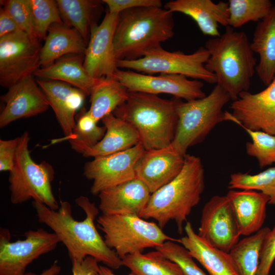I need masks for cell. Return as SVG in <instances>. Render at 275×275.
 Masks as SVG:
<instances>
[{
  "label": "cell",
  "mask_w": 275,
  "mask_h": 275,
  "mask_svg": "<svg viewBox=\"0 0 275 275\" xmlns=\"http://www.w3.org/2000/svg\"><path fill=\"white\" fill-rule=\"evenodd\" d=\"M22 31L14 19L4 7L0 10V37Z\"/></svg>",
  "instance_id": "obj_43"
},
{
  "label": "cell",
  "mask_w": 275,
  "mask_h": 275,
  "mask_svg": "<svg viewBox=\"0 0 275 275\" xmlns=\"http://www.w3.org/2000/svg\"><path fill=\"white\" fill-rule=\"evenodd\" d=\"M231 100L228 93L216 84L204 97L184 102L177 107L178 124L171 145L185 156L187 149L202 143L212 130L225 121V105Z\"/></svg>",
  "instance_id": "obj_6"
},
{
  "label": "cell",
  "mask_w": 275,
  "mask_h": 275,
  "mask_svg": "<svg viewBox=\"0 0 275 275\" xmlns=\"http://www.w3.org/2000/svg\"><path fill=\"white\" fill-rule=\"evenodd\" d=\"M270 228L265 227L239 240L229 254L240 275H256L262 242Z\"/></svg>",
  "instance_id": "obj_30"
},
{
  "label": "cell",
  "mask_w": 275,
  "mask_h": 275,
  "mask_svg": "<svg viewBox=\"0 0 275 275\" xmlns=\"http://www.w3.org/2000/svg\"><path fill=\"white\" fill-rule=\"evenodd\" d=\"M164 8L172 13L179 12L192 18L201 32L206 36L219 37V25L228 26V2L217 3L211 0H174L167 3Z\"/></svg>",
  "instance_id": "obj_21"
},
{
  "label": "cell",
  "mask_w": 275,
  "mask_h": 275,
  "mask_svg": "<svg viewBox=\"0 0 275 275\" xmlns=\"http://www.w3.org/2000/svg\"><path fill=\"white\" fill-rule=\"evenodd\" d=\"M151 193L137 178L101 191L99 209L102 214H130L140 216Z\"/></svg>",
  "instance_id": "obj_20"
},
{
  "label": "cell",
  "mask_w": 275,
  "mask_h": 275,
  "mask_svg": "<svg viewBox=\"0 0 275 275\" xmlns=\"http://www.w3.org/2000/svg\"><path fill=\"white\" fill-rule=\"evenodd\" d=\"M243 129L252 139V142H248L245 145L248 155L256 158L261 168L275 163V135L260 130Z\"/></svg>",
  "instance_id": "obj_36"
},
{
  "label": "cell",
  "mask_w": 275,
  "mask_h": 275,
  "mask_svg": "<svg viewBox=\"0 0 275 275\" xmlns=\"http://www.w3.org/2000/svg\"><path fill=\"white\" fill-rule=\"evenodd\" d=\"M29 1L37 38L39 41L45 40L52 24L64 23L57 1Z\"/></svg>",
  "instance_id": "obj_35"
},
{
  "label": "cell",
  "mask_w": 275,
  "mask_h": 275,
  "mask_svg": "<svg viewBox=\"0 0 275 275\" xmlns=\"http://www.w3.org/2000/svg\"><path fill=\"white\" fill-rule=\"evenodd\" d=\"M98 262L91 256L86 257L81 261L72 262L73 275H99Z\"/></svg>",
  "instance_id": "obj_42"
},
{
  "label": "cell",
  "mask_w": 275,
  "mask_h": 275,
  "mask_svg": "<svg viewBox=\"0 0 275 275\" xmlns=\"http://www.w3.org/2000/svg\"><path fill=\"white\" fill-rule=\"evenodd\" d=\"M39 41L23 31L0 37V84L9 88L40 68Z\"/></svg>",
  "instance_id": "obj_11"
},
{
  "label": "cell",
  "mask_w": 275,
  "mask_h": 275,
  "mask_svg": "<svg viewBox=\"0 0 275 275\" xmlns=\"http://www.w3.org/2000/svg\"><path fill=\"white\" fill-rule=\"evenodd\" d=\"M230 107L232 113L225 112V121H232L243 129L275 135V78L259 92L241 93Z\"/></svg>",
  "instance_id": "obj_14"
},
{
  "label": "cell",
  "mask_w": 275,
  "mask_h": 275,
  "mask_svg": "<svg viewBox=\"0 0 275 275\" xmlns=\"http://www.w3.org/2000/svg\"><path fill=\"white\" fill-rule=\"evenodd\" d=\"M205 47L210 53L205 67L215 75L216 84L228 93L231 100L234 101L241 93L248 91L257 63L246 34L227 26L219 37L208 40Z\"/></svg>",
  "instance_id": "obj_5"
},
{
  "label": "cell",
  "mask_w": 275,
  "mask_h": 275,
  "mask_svg": "<svg viewBox=\"0 0 275 275\" xmlns=\"http://www.w3.org/2000/svg\"><path fill=\"white\" fill-rule=\"evenodd\" d=\"M173 13L164 8L143 7L119 13L114 45L117 60H134L161 47L174 35Z\"/></svg>",
  "instance_id": "obj_3"
},
{
  "label": "cell",
  "mask_w": 275,
  "mask_h": 275,
  "mask_svg": "<svg viewBox=\"0 0 275 275\" xmlns=\"http://www.w3.org/2000/svg\"><path fill=\"white\" fill-rule=\"evenodd\" d=\"M20 136L11 140H0V171L10 172L15 162Z\"/></svg>",
  "instance_id": "obj_40"
},
{
  "label": "cell",
  "mask_w": 275,
  "mask_h": 275,
  "mask_svg": "<svg viewBox=\"0 0 275 275\" xmlns=\"http://www.w3.org/2000/svg\"><path fill=\"white\" fill-rule=\"evenodd\" d=\"M198 234L210 245L229 253L240 236L226 196L215 195L204 206Z\"/></svg>",
  "instance_id": "obj_15"
},
{
  "label": "cell",
  "mask_w": 275,
  "mask_h": 275,
  "mask_svg": "<svg viewBox=\"0 0 275 275\" xmlns=\"http://www.w3.org/2000/svg\"><path fill=\"white\" fill-rule=\"evenodd\" d=\"M113 78L123 84L129 92H139L158 95L168 94L189 101L204 97L200 80L188 79L180 74L161 73L158 75L145 74L130 70L118 68Z\"/></svg>",
  "instance_id": "obj_12"
},
{
  "label": "cell",
  "mask_w": 275,
  "mask_h": 275,
  "mask_svg": "<svg viewBox=\"0 0 275 275\" xmlns=\"http://www.w3.org/2000/svg\"><path fill=\"white\" fill-rule=\"evenodd\" d=\"M61 266L57 260H55L48 268L44 270L41 273L37 274L33 272H26L24 275H59L61 271Z\"/></svg>",
  "instance_id": "obj_44"
},
{
  "label": "cell",
  "mask_w": 275,
  "mask_h": 275,
  "mask_svg": "<svg viewBox=\"0 0 275 275\" xmlns=\"http://www.w3.org/2000/svg\"><path fill=\"white\" fill-rule=\"evenodd\" d=\"M155 250L177 264L183 275H207L196 264L189 251L176 242L167 241Z\"/></svg>",
  "instance_id": "obj_37"
},
{
  "label": "cell",
  "mask_w": 275,
  "mask_h": 275,
  "mask_svg": "<svg viewBox=\"0 0 275 275\" xmlns=\"http://www.w3.org/2000/svg\"><path fill=\"white\" fill-rule=\"evenodd\" d=\"M182 99H163L157 95L129 92L127 100L113 113L138 131L146 150L169 146L178 124L177 107Z\"/></svg>",
  "instance_id": "obj_4"
},
{
  "label": "cell",
  "mask_w": 275,
  "mask_h": 275,
  "mask_svg": "<svg viewBox=\"0 0 275 275\" xmlns=\"http://www.w3.org/2000/svg\"><path fill=\"white\" fill-rule=\"evenodd\" d=\"M251 45L259 56L256 72L267 87L275 78V5L257 24Z\"/></svg>",
  "instance_id": "obj_24"
},
{
  "label": "cell",
  "mask_w": 275,
  "mask_h": 275,
  "mask_svg": "<svg viewBox=\"0 0 275 275\" xmlns=\"http://www.w3.org/2000/svg\"><path fill=\"white\" fill-rule=\"evenodd\" d=\"M36 81L54 113L64 139L68 140L76 125L75 113L82 106L87 94L63 81L42 79Z\"/></svg>",
  "instance_id": "obj_19"
},
{
  "label": "cell",
  "mask_w": 275,
  "mask_h": 275,
  "mask_svg": "<svg viewBox=\"0 0 275 275\" xmlns=\"http://www.w3.org/2000/svg\"><path fill=\"white\" fill-rule=\"evenodd\" d=\"M98 273H99V275H116L113 272L111 268L106 266H103V265H99V269H98ZM128 275H136V274L131 272Z\"/></svg>",
  "instance_id": "obj_45"
},
{
  "label": "cell",
  "mask_w": 275,
  "mask_h": 275,
  "mask_svg": "<svg viewBox=\"0 0 275 275\" xmlns=\"http://www.w3.org/2000/svg\"><path fill=\"white\" fill-rule=\"evenodd\" d=\"M205 188L204 170L200 157L185 156L183 167L171 181L151 194L140 217L153 218L161 229L174 221L178 232L182 233L185 222L198 205Z\"/></svg>",
  "instance_id": "obj_2"
},
{
  "label": "cell",
  "mask_w": 275,
  "mask_h": 275,
  "mask_svg": "<svg viewBox=\"0 0 275 275\" xmlns=\"http://www.w3.org/2000/svg\"><path fill=\"white\" fill-rule=\"evenodd\" d=\"M97 121L85 108L76 117V125L71 136L68 139L71 148L84 154L88 149L99 142L104 136L106 128L97 125Z\"/></svg>",
  "instance_id": "obj_32"
},
{
  "label": "cell",
  "mask_w": 275,
  "mask_h": 275,
  "mask_svg": "<svg viewBox=\"0 0 275 275\" xmlns=\"http://www.w3.org/2000/svg\"><path fill=\"white\" fill-rule=\"evenodd\" d=\"M1 100L5 103L0 114L1 128L18 119L41 114L50 106L44 93L32 76L8 88Z\"/></svg>",
  "instance_id": "obj_17"
},
{
  "label": "cell",
  "mask_w": 275,
  "mask_h": 275,
  "mask_svg": "<svg viewBox=\"0 0 275 275\" xmlns=\"http://www.w3.org/2000/svg\"><path fill=\"white\" fill-rule=\"evenodd\" d=\"M64 24L77 30L88 43L91 25L100 13L103 2L97 0H57Z\"/></svg>",
  "instance_id": "obj_29"
},
{
  "label": "cell",
  "mask_w": 275,
  "mask_h": 275,
  "mask_svg": "<svg viewBox=\"0 0 275 275\" xmlns=\"http://www.w3.org/2000/svg\"><path fill=\"white\" fill-rule=\"evenodd\" d=\"M108 7L111 13H120L121 12L133 8L143 7H162L160 0H103Z\"/></svg>",
  "instance_id": "obj_41"
},
{
  "label": "cell",
  "mask_w": 275,
  "mask_h": 275,
  "mask_svg": "<svg viewBox=\"0 0 275 275\" xmlns=\"http://www.w3.org/2000/svg\"><path fill=\"white\" fill-rule=\"evenodd\" d=\"M88 43L75 29L64 23L49 29L40 57V67L47 66L68 54H85Z\"/></svg>",
  "instance_id": "obj_25"
},
{
  "label": "cell",
  "mask_w": 275,
  "mask_h": 275,
  "mask_svg": "<svg viewBox=\"0 0 275 275\" xmlns=\"http://www.w3.org/2000/svg\"><path fill=\"white\" fill-rule=\"evenodd\" d=\"M98 228L104 234L106 245L121 260L126 256L142 253L149 248H156L167 241L180 243V239L166 234L156 223L130 214H102L97 219Z\"/></svg>",
  "instance_id": "obj_8"
},
{
  "label": "cell",
  "mask_w": 275,
  "mask_h": 275,
  "mask_svg": "<svg viewBox=\"0 0 275 275\" xmlns=\"http://www.w3.org/2000/svg\"><path fill=\"white\" fill-rule=\"evenodd\" d=\"M1 4L9 13L22 31L32 38L39 40L35 31L29 0L1 1Z\"/></svg>",
  "instance_id": "obj_38"
},
{
  "label": "cell",
  "mask_w": 275,
  "mask_h": 275,
  "mask_svg": "<svg viewBox=\"0 0 275 275\" xmlns=\"http://www.w3.org/2000/svg\"><path fill=\"white\" fill-rule=\"evenodd\" d=\"M75 201L86 213L81 221L73 218L71 205L67 201L60 200L57 210L35 201L32 205L38 221L48 227L64 244L71 262L91 256L111 269H119L123 265L121 259L106 245L95 226L98 209L85 196H81Z\"/></svg>",
  "instance_id": "obj_1"
},
{
  "label": "cell",
  "mask_w": 275,
  "mask_h": 275,
  "mask_svg": "<svg viewBox=\"0 0 275 275\" xmlns=\"http://www.w3.org/2000/svg\"><path fill=\"white\" fill-rule=\"evenodd\" d=\"M229 189L254 190L269 197L268 204L275 205V167H270L256 174L241 172L231 175Z\"/></svg>",
  "instance_id": "obj_34"
},
{
  "label": "cell",
  "mask_w": 275,
  "mask_h": 275,
  "mask_svg": "<svg viewBox=\"0 0 275 275\" xmlns=\"http://www.w3.org/2000/svg\"><path fill=\"white\" fill-rule=\"evenodd\" d=\"M209 57V51L202 46L190 54L180 50L169 51L160 47L137 60H117V66L119 69H128L150 75L180 74L193 79L216 84L215 75L205 67Z\"/></svg>",
  "instance_id": "obj_9"
},
{
  "label": "cell",
  "mask_w": 275,
  "mask_h": 275,
  "mask_svg": "<svg viewBox=\"0 0 275 275\" xmlns=\"http://www.w3.org/2000/svg\"><path fill=\"white\" fill-rule=\"evenodd\" d=\"M106 132L102 140L82 154L85 157H95L117 153L131 148L140 143L138 131L128 122L109 114L102 120Z\"/></svg>",
  "instance_id": "obj_26"
},
{
  "label": "cell",
  "mask_w": 275,
  "mask_h": 275,
  "mask_svg": "<svg viewBox=\"0 0 275 275\" xmlns=\"http://www.w3.org/2000/svg\"><path fill=\"white\" fill-rule=\"evenodd\" d=\"M84 57L81 54L65 56L47 66L40 67L34 75L40 79L64 82L90 95L96 79L92 78L85 68Z\"/></svg>",
  "instance_id": "obj_27"
},
{
  "label": "cell",
  "mask_w": 275,
  "mask_h": 275,
  "mask_svg": "<svg viewBox=\"0 0 275 275\" xmlns=\"http://www.w3.org/2000/svg\"><path fill=\"white\" fill-rule=\"evenodd\" d=\"M30 140L27 131L20 136L15 164L9 172L10 201L17 205L32 199L57 210L59 205L51 186L54 169L47 161L37 163L32 159L29 149Z\"/></svg>",
  "instance_id": "obj_7"
},
{
  "label": "cell",
  "mask_w": 275,
  "mask_h": 275,
  "mask_svg": "<svg viewBox=\"0 0 275 275\" xmlns=\"http://www.w3.org/2000/svg\"><path fill=\"white\" fill-rule=\"evenodd\" d=\"M270 275V274H269Z\"/></svg>",
  "instance_id": "obj_46"
},
{
  "label": "cell",
  "mask_w": 275,
  "mask_h": 275,
  "mask_svg": "<svg viewBox=\"0 0 275 275\" xmlns=\"http://www.w3.org/2000/svg\"><path fill=\"white\" fill-rule=\"evenodd\" d=\"M185 156L171 145L161 149L145 150L136 163V178L144 182L152 194L180 173Z\"/></svg>",
  "instance_id": "obj_18"
},
{
  "label": "cell",
  "mask_w": 275,
  "mask_h": 275,
  "mask_svg": "<svg viewBox=\"0 0 275 275\" xmlns=\"http://www.w3.org/2000/svg\"><path fill=\"white\" fill-rule=\"evenodd\" d=\"M184 230L185 235L180 239V243L210 275H240L229 253L213 246L200 237L190 222H186Z\"/></svg>",
  "instance_id": "obj_23"
},
{
  "label": "cell",
  "mask_w": 275,
  "mask_h": 275,
  "mask_svg": "<svg viewBox=\"0 0 275 275\" xmlns=\"http://www.w3.org/2000/svg\"><path fill=\"white\" fill-rule=\"evenodd\" d=\"M235 217L240 235L248 236L262 228L269 197L254 190L230 189L226 195Z\"/></svg>",
  "instance_id": "obj_22"
},
{
  "label": "cell",
  "mask_w": 275,
  "mask_h": 275,
  "mask_svg": "<svg viewBox=\"0 0 275 275\" xmlns=\"http://www.w3.org/2000/svg\"><path fill=\"white\" fill-rule=\"evenodd\" d=\"M275 260V225L270 229L262 242L259 263L256 275H269Z\"/></svg>",
  "instance_id": "obj_39"
},
{
  "label": "cell",
  "mask_w": 275,
  "mask_h": 275,
  "mask_svg": "<svg viewBox=\"0 0 275 275\" xmlns=\"http://www.w3.org/2000/svg\"><path fill=\"white\" fill-rule=\"evenodd\" d=\"M122 261L123 265L136 275H183L177 264L157 250L128 255Z\"/></svg>",
  "instance_id": "obj_31"
},
{
  "label": "cell",
  "mask_w": 275,
  "mask_h": 275,
  "mask_svg": "<svg viewBox=\"0 0 275 275\" xmlns=\"http://www.w3.org/2000/svg\"><path fill=\"white\" fill-rule=\"evenodd\" d=\"M228 26L239 28L250 21H260L270 12V0H229Z\"/></svg>",
  "instance_id": "obj_33"
},
{
  "label": "cell",
  "mask_w": 275,
  "mask_h": 275,
  "mask_svg": "<svg viewBox=\"0 0 275 275\" xmlns=\"http://www.w3.org/2000/svg\"><path fill=\"white\" fill-rule=\"evenodd\" d=\"M145 150L140 143L127 150L95 157L85 163L83 175L93 181L91 194L98 195L104 189L136 178L135 167Z\"/></svg>",
  "instance_id": "obj_13"
},
{
  "label": "cell",
  "mask_w": 275,
  "mask_h": 275,
  "mask_svg": "<svg viewBox=\"0 0 275 275\" xmlns=\"http://www.w3.org/2000/svg\"><path fill=\"white\" fill-rule=\"evenodd\" d=\"M119 15L107 11L100 24L91 26L84 66L94 79L113 77L118 69L114 38Z\"/></svg>",
  "instance_id": "obj_16"
},
{
  "label": "cell",
  "mask_w": 275,
  "mask_h": 275,
  "mask_svg": "<svg viewBox=\"0 0 275 275\" xmlns=\"http://www.w3.org/2000/svg\"><path fill=\"white\" fill-rule=\"evenodd\" d=\"M25 239L11 242L10 232L0 229V275H24L28 266L41 255L53 251L60 239L42 228L30 230Z\"/></svg>",
  "instance_id": "obj_10"
},
{
  "label": "cell",
  "mask_w": 275,
  "mask_h": 275,
  "mask_svg": "<svg viewBox=\"0 0 275 275\" xmlns=\"http://www.w3.org/2000/svg\"><path fill=\"white\" fill-rule=\"evenodd\" d=\"M129 92L113 77L96 79L90 93L88 112L97 122L113 114L128 98Z\"/></svg>",
  "instance_id": "obj_28"
}]
</instances>
